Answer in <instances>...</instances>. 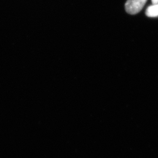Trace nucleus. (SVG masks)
<instances>
[{
    "mask_svg": "<svg viewBox=\"0 0 158 158\" xmlns=\"http://www.w3.org/2000/svg\"><path fill=\"white\" fill-rule=\"evenodd\" d=\"M148 0H127L125 4V9L129 14L135 15L140 12Z\"/></svg>",
    "mask_w": 158,
    "mask_h": 158,
    "instance_id": "f257e3e1",
    "label": "nucleus"
},
{
    "mask_svg": "<svg viewBox=\"0 0 158 158\" xmlns=\"http://www.w3.org/2000/svg\"><path fill=\"white\" fill-rule=\"evenodd\" d=\"M146 15L151 18L158 17V3L149 6L146 9Z\"/></svg>",
    "mask_w": 158,
    "mask_h": 158,
    "instance_id": "f03ea898",
    "label": "nucleus"
},
{
    "mask_svg": "<svg viewBox=\"0 0 158 158\" xmlns=\"http://www.w3.org/2000/svg\"><path fill=\"white\" fill-rule=\"evenodd\" d=\"M152 4L158 3V0H152Z\"/></svg>",
    "mask_w": 158,
    "mask_h": 158,
    "instance_id": "7ed1b4c3",
    "label": "nucleus"
}]
</instances>
